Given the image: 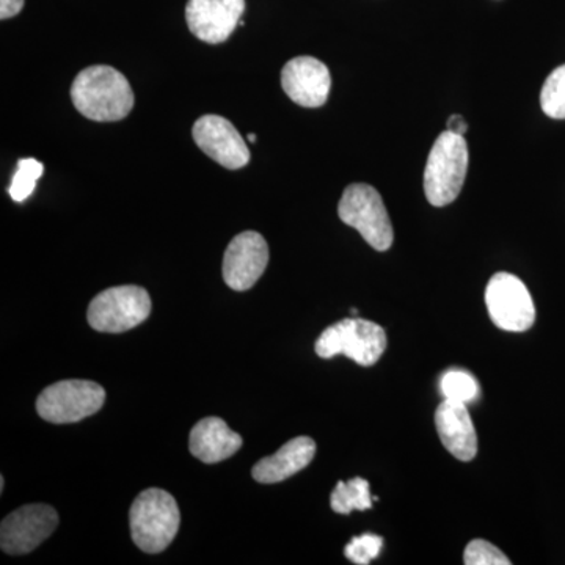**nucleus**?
<instances>
[{
    "label": "nucleus",
    "instance_id": "obj_1",
    "mask_svg": "<svg viewBox=\"0 0 565 565\" xmlns=\"http://www.w3.org/2000/svg\"><path fill=\"white\" fill-rule=\"evenodd\" d=\"M71 99L82 117L99 122L122 120L136 102L125 74L107 65L82 70L71 87Z\"/></svg>",
    "mask_w": 565,
    "mask_h": 565
},
{
    "label": "nucleus",
    "instance_id": "obj_2",
    "mask_svg": "<svg viewBox=\"0 0 565 565\" xmlns=\"http://www.w3.org/2000/svg\"><path fill=\"white\" fill-rule=\"evenodd\" d=\"M132 541L141 552L161 553L177 537L181 514L177 501L161 489H148L136 498L129 511Z\"/></svg>",
    "mask_w": 565,
    "mask_h": 565
},
{
    "label": "nucleus",
    "instance_id": "obj_3",
    "mask_svg": "<svg viewBox=\"0 0 565 565\" xmlns=\"http://www.w3.org/2000/svg\"><path fill=\"white\" fill-rule=\"evenodd\" d=\"M468 172V145L463 136L445 131L435 140L424 170V192L435 207L448 206L462 191Z\"/></svg>",
    "mask_w": 565,
    "mask_h": 565
},
{
    "label": "nucleus",
    "instance_id": "obj_4",
    "mask_svg": "<svg viewBox=\"0 0 565 565\" xmlns=\"http://www.w3.org/2000/svg\"><path fill=\"white\" fill-rule=\"evenodd\" d=\"M315 349L321 359L345 355L360 366H373L384 355L386 333L379 323L366 319H343L323 330Z\"/></svg>",
    "mask_w": 565,
    "mask_h": 565
},
{
    "label": "nucleus",
    "instance_id": "obj_5",
    "mask_svg": "<svg viewBox=\"0 0 565 565\" xmlns=\"http://www.w3.org/2000/svg\"><path fill=\"white\" fill-rule=\"evenodd\" d=\"M338 215L345 225L362 234L374 250L386 252L392 247V221L381 193L373 185L351 184L345 188L338 204Z\"/></svg>",
    "mask_w": 565,
    "mask_h": 565
},
{
    "label": "nucleus",
    "instance_id": "obj_6",
    "mask_svg": "<svg viewBox=\"0 0 565 565\" xmlns=\"http://www.w3.org/2000/svg\"><path fill=\"white\" fill-rule=\"evenodd\" d=\"M151 313V299L140 286H115L99 292L88 307L87 319L92 329L103 333H122L147 321Z\"/></svg>",
    "mask_w": 565,
    "mask_h": 565
},
{
    "label": "nucleus",
    "instance_id": "obj_7",
    "mask_svg": "<svg viewBox=\"0 0 565 565\" xmlns=\"http://www.w3.org/2000/svg\"><path fill=\"white\" fill-rule=\"evenodd\" d=\"M106 392L92 381H62L52 384L36 399V412L44 422L70 424L98 414Z\"/></svg>",
    "mask_w": 565,
    "mask_h": 565
},
{
    "label": "nucleus",
    "instance_id": "obj_8",
    "mask_svg": "<svg viewBox=\"0 0 565 565\" xmlns=\"http://www.w3.org/2000/svg\"><path fill=\"white\" fill-rule=\"evenodd\" d=\"M486 305L494 326L505 332H526L535 321L533 297L515 275H493L487 285Z\"/></svg>",
    "mask_w": 565,
    "mask_h": 565
},
{
    "label": "nucleus",
    "instance_id": "obj_9",
    "mask_svg": "<svg viewBox=\"0 0 565 565\" xmlns=\"http://www.w3.org/2000/svg\"><path fill=\"white\" fill-rule=\"evenodd\" d=\"M57 525L58 514L51 505H22L3 519L0 546L9 555H28L43 544Z\"/></svg>",
    "mask_w": 565,
    "mask_h": 565
},
{
    "label": "nucleus",
    "instance_id": "obj_10",
    "mask_svg": "<svg viewBox=\"0 0 565 565\" xmlns=\"http://www.w3.org/2000/svg\"><path fill=\"white\" fill-rule=\"evenodd\" d=\"M196 147L212 161L228 170H239L250 162V150L233 122L221 115H203L192 128Z\"/></svg>",
    "mask_w": 565,
    "mask_h": 565
},
{
    "label": "nucleus",
    "instance_id": "obj_11",
    "mask_svg": "<svg viewBox=\"0 0 565 565\" xmlns=\"http://www.w3.org/2000/svg\"><path fill=\"white\" fill-rule=\"evenodd\" d=\"M269 264V247L262 234H237L223 256V280L234 291H247L263 277Z\"/></svg>",
    "mask_w": 565,
    "mask_h": 565
},
{
    "label": "nucleus",
    "instance_id": "obj_12",
    "mask_svg": "<svg viewBox=\"0 0 565 565\" xmlns=\"http://www.w3.org/2000/svg\"><path fill=\"white\" fill-rule=\"evenodd\" d=\"M244 11L245 0H189L185 21L196 39L221 44L236 31Z\"/></svg>",
    "mask_w": 565,
    "mask_h": 565
},
{
    "label": "nucleus",
    "instance_id": "obj_13",
    "mask_svg": "<svg viewBox=\"0 0 565 565\" xmlns=\"http://www.w3.org/2000/svg\"><path fill=\"white\" fill-rule=\"evenodd\" d=\"M281 87L291 102L316 109L329 99L332 76L321 61L302 55L282 66Z\"/></svg>",
    "mask_w": 565,
    "mask_h": 565
},
{
    "label": "nucleus",
    "instance_id": "obj_14",
    "mask_svg": "<svg viewBox=\"0 0 565 565\" xmlns=\"http://www.w3.org/2000/svg\"><path fill=\"white\" fill-rule=\"evenodd\" d=\"M435 427L446 451L470 462L478 455V435L467 404L445 399L435 412Z\"/></svg>",
    "mask_w": 565,
    "mask_h": 565
},
{
    "label": "nucleus",
    "instance_id": "obj_15",
    "mask_svg": "<svg viewBox=\"0 0 565 565\" xmlns=\"http://www.w3.org/2000/svg\"><path fill=\"white\" fill-rule=\"evenodd\" d=\"M316 455L313 438L297 437L282 445L274 456L264 457L253 467L255 481L262 484H277L302 471L311 463Z\"/></svg>",
    "mask_w": 565,
    "mask_h": 565
},
{
    "label": "nucleus",
    "instance_id": "obj_16",
    "mask_svg": "<svg viewBox=\"0 0 565 565\" xmlns=\"http://www.w3.org/2000/svg\"><path fill=\"white\" fill-rule=\"evenodd\" d=\"M243 444V437L230 429L222 418L210 416L193 427L189 448L202 462L217 463L236 455Z\"/></svg>",
    "mask_w": 565,
    "mask_h": 565
},
{
    "label": "nucleus",
    "instance_id": "obj_17",
    "mask_svg": "<svg viewBox=\"0 0 565 565\" xmlns=\"http://www.w3.org/2000/svg\"><path fill=\"white\" fill-rule=\"evenodd\" d=\"M373 494L370 482L363 478H353L348 482H338L334 487L330 504L337 514L348 515L352 511H367L373 508Z\"/></svg>",
    "mask_w": 565,
    "mask_h": 565
},
{
    "label": "nucleus",
    "instance_id": "obj_18",
    "mask_svg": "<svg viewBox=\"0 0 565 565\" xmlns=\"http://www.w3.org/2000/svg\"><path fill=\"white\" fill-rule=\"evenodd\" d=\"M541 106L546 117L565 120V65L557 66L546 77L541 93Z\"/></svg>",
    "mask_w": 565,
    "mask_h": 565
},
{
    "label": "nucleus",
    "instance_id": "obj_19",
    "mask_svg": "<svg viewBox=\"0 0 565 565\" xmlns=\"http://www.w3.org/2000/svg\"><path fill=\"white\" fill-rule=\"evenodd\" d=\"M440 390L445 399L455 403H473L479 394L478 381L467 371L451 370L444 374L440 381Z\"/></svg>",
    "mask_w": 565,
    "mask_h": 565
},
{
    "label": "nucleus",
    "instance_id": "obj_20",
    "mask_svg": "<svg viewBox=\"0 0 565 565\" xmlns=\"http://www.w3.org/2000/svg\"><path fill=\"white\" fill-rule=\"evenodd\" d=\"M43 172V163L36 161V159H21L9 188L11 199L17 203L25 202L35 191L36 181L40 180Z\"/></svg>",
    "mask_w": 565,
    "mask_h": 565
},
{
    "label": "nucleus",
    "instance_id": "obj_21",
    "mask_svg": "<svg viewBox=\"0 0 565 565\" xmlns=\"http://www.w3.org/2000/svg\"><path fill=\"white\" fill-rule=\"evenodd\" d=\"M384 539L375 534H363L353 537L344 548V555L353 564L367 565L381 555Z\"/></svg>",
    "mask_w": 565,
    "mask_h": 565
},
{
    "label": "nucleus",
    "instance_id": "obj_22",
    "mask_svg": "<svg viewBox=\"0 0 565 565\" xmlns=\"http://www.w3.org/2000/svg\"><path fill=\"white\" fill-rule=\"evenodd\" d=\"M463 563L467 565H509L511 559L498 546L478 539V541L470 542L465 548Z\"/></svg>",
    "mask_w": 565,
    "mask_h": 565
},
{
    "label": "nucleus",
    "instance_id": "obj_23",
    "mask_svg": "<svg viewBox=\"0 0 565 565\" xmlns=\"http://www.w3.org/2000/svg\"><path fill=\"white\" fill-rule=\"evenodd\" d=\"M24 9V0H0V18L10 20Z\"/></svg>",
    "mask_w": 565,
    "mask_h": 565
},
{
    "label": "nucleus",
    "instance_id": "obj_24",
    "mask_svg": "<svg viewBox=\"0 0 565 565\" xmlns=\"http://www.w3.org/2000/svg\"><path fill=\"white\" fill-rule=\"evenodd\" d=\"M446 126H448V129H446V131L459 134V136H465V134H467L468 131L467 121H465V118L460 117V115H452V117H449V120L448 122H446Z\"/></svg>",
    "mask_w": 565,
    "mask_h": 565
},
{
    "label": "nucleus",
    "instance_id": "obj_25",
    "mask_svg": "<svg viewBox=\"0 0 565 565\" xmlns=\"http://www.w3.org/2000/svg\"><path fill=\"white\" fill-rule=\"evenodd\" d=\"M248 140H250V141H256V136H255V134H248Z\"/></svg>",
    "mask_w": 565,
    "mask_h": 565
}]
</instances>
